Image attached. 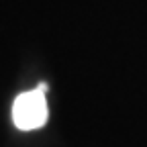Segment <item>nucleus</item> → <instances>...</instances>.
<instances>
[{
	"mask_svg": "<svg viewBox=\"0 0 147 147\" xmlns=\"http://www.w3.org/2000/svg\"><path fill=\"white\" fill-rule=\"evenodd\" d=\"M49 119L47 98L41 88L23 92L14 98L12 104V123L21 131H35L41 129Z\"/></svg>",
	"mask_w": 147,
	"mask_h": 147,
	"instance_id": "nucleus-1",
	"label": "nucleus"
}]
</instances>
